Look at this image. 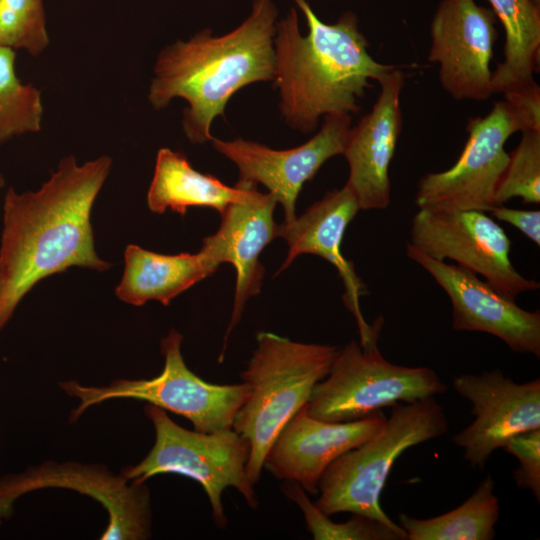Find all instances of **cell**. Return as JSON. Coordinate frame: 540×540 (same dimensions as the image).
<instances>
[{"mask_svg":"<svg viewBox=\"0 0 540 540\" xmlns=\"http://www.w3.org/2000/svg\"><path fill=\"white\" fill-rule=\"evenodd\" d=\"M112 164L108 155L84 163L66 155L37 190L6 191L0 237V333L41 280L71 267L98 272L111 268L95 249L91 214Z\"/></svg>","mask_w":540,"mask_h":540,"instance_id":"6da1fadb","label":"cell"},{"mask_svg":"<svg viewBox=\"0 0 540 540\" xmlns=\"http://www.w3.org/2000/svg\"><path fill=\"white\" fill-rule=\"evenodd\" d=\"M278 9L272 0H254L248 17L224 35L204 28L188 40L163 47L155 60L147 99L160 111L180 98L182 130L189 142L212 140L211 125L225 117L241 88L274 80V35Z\"/></svg>","mask_w":540,"mask_h":540,"instance_id":"7a4b0ae2","label":"cell"},{"mask_svg":"<svg viewBox=\"0 0 540 540\" xmlns=\"http://www.w3.org/2000/svg\"><path fill=\"white\" fill-rule=\"evenodd\" d=\"M305 17L302 35L295 8L276 23L274 84L279 109L291 128L309 134L330 114H353L370 80H379L394 65L376 61L359 28L357 15L346 11L334 23L323 22L307 0H293Z\"/></svg>","mask_w":540,"mask_h":540,"instance_id":"3957f363","label":"cell"},{"mask_svg":"<svg viewBox=\"0 0 540 540\" xmlns=\"http://www.w3.org/2000/svg\"><path fill=\"white\" fill-rule=\"evenodd\" d=\"M338 350L333 345L258 333L257 348L241 373L248 394L232 427L250 444L246 473L253 485L260 479L274 439L307 404L315 385L327 376Z\"/></svg>","mask_w":540,"mask_h":540,"instance_id":"277c9868","label":"cell"},{"mask_svg":"<svg viewBox=\"0 0 540 540\" xmlns=\"http://www.w3.org/2000/svg\"><path fill=\"white\" fill-rule=\"evenodd\" d=\"M392 407L377 434L339 456L322 474L314 504L326 515L350 512L400 527L380 506L388 475L405 450L444 435L449 424L434 397Z\"/></svg>","mask_w":540,"mask_h":540,"instance_id":"5b68a950","label":"cell"},{"mask_svg":"<svg viewBox=\"0 0 540 540\" xmlns=\"http://www.w3.org/2000/svg\"><path fill=\"white\" fill-rule=\"evenodd\" d=\"M145 414L155 429V442L143 460L123 469L125 478L145 483L154 475L172 473L195 480L208 496L220 528L227 524L222 504L226 488H235L251 508H257L258 498L246 473L250 444L245 438L233 428L212 433L185 429L151 404Z\"/></svg>","mask_w":540,"mask_h":540,"instance_id":"8992f818","label":"cell"},{"mask_svg":"<svg viewBox=\"0 0 540 540\" xmlns=\"http://www.w3.org/2000/svg\"><path fill=\"white\" fill-rule=\"evenodd\" d=\"M183 335L171 329L162 338V372L151 379H117L106 386L82 385L71 380L59 383L79 400L70 414L77 421L90 407L113 399L146 401L188 419L194 430L212 433L231 429L238 409L248 394L245 383L213 384L202 380L185 364L181 353Z\"/></svg>","mask_w":540,"mask_h":540,"instance_id":"52a82bcc","label":"cell"},{"mask_svg":"<svg viewBox=\"0 0 540 540\" xmlns=\"http://www.w3.org/2000/svg\"><path fill=\"white\" fill-rule=\"evenodd\" d=\"M377 339L350 341L339 349L327 376L318 382L306 404L310 416L329 422L363 419L387 406L434 397L446 384L428 367H407L387 361Z\"/></svg>","mask_w":540,"mask_h":540,"instance_id":"ba28073f","label":"cell"},{"mask_svg":"<svg viewBox=\"0 0 540 540\" xmlns=\"http://www.w3.org/2000/svg\"><path fill=\"white\" fill-rule=\"evenodd\" d=\"M408 244L433 259L453 260L483 276L511 300L540 287L539 282L525 278L514 268L509 257L510 239L484 211L418 209Z\"/></svg>","mask_w":540,"mask_h":540,"instance_id":"9c48e42d","label":"cell"},{"mask_svg":"<svg viewBox=\"0 0 540 540\" xmlns=\"http://www.w3.org/2000/svg\"><path fill=\"white\" fill-rule=\"evenodd\" d=\"M466 128L468 139L454 165L419 180L418 209L489 212L494 206L495 190L509 160L505 143L524 129L523 123L502 100L484 117H470Z\"/></svg>","mask_w":540,"mask_h":540,"instance_id":"30bf717a","label":"cell"},{"mask_svg":"<svg viewBox=\"0 0 540 540\" xmlns=\"http://www.w3.org/2000/svg\"><path fill=\"white\" fill-rule=\"evenodd\" d=\"M47 488L77 491L98 501L108 514L102 540H144L151 537L150 491L100 464L44 462L0 478V521L9 517L17 499Z\"/></svg>","mask_w":540,"mask_h":540,"instance_id":"8fae6325","label":"cell"},{"mask_svg":"<svg viewBox=\"0 0 540 540\" xmlns=\"http://www.w3.org/2000/svg\"><path fill=\"white\" fill-rule=\"evenodd\" d=\"M496 15L475 0H441L430 24L428 60L439 65L443 89L455 100L493 95L490 62L498 38Z\"/></svg>","mask_w":540,"mask_h":540,"instance_id":"7c38bea8","label":"cell"},{"mask_svg":"<svg viewBox=\"0 0 540 540\" xmlns=\"http://www.w3.org/2000/svg\"><path fill=\"white\" fill-rule=\"evenodd\" d=\"M350 114L323 117L320 130L307 142L276 150L241 137L230 141L213 137V148L238 168V181L262 184L284 210V222L296 216V201L302 187L330 158L343 155L351 128Z\"/></svg>","mask_w":540,"mask_h":540,"instance_id":"4fadbf2b","label":"cell"},{"mask_svg":"<svg viewBox=\"0 0 540 540\" xmlns=\"http://www.w3.org/2000/svg\"><path fill=\"white\" fill-rule=\"evenodd\" d=\"M454 390L471 405L474 421L454 435L473 468L483 469L491 454L513 437L540 428V379L516 383L499 369L461 374Z\"/></svg>","mask_w":540,"mask_h":540,"instance_id":"5bb4252c","label":"cell"},{"mask_svg":"<svg viewBox=\"0 0 540 540\" xmlns=\"http://www.w3.org/2000/svg\"><path fill=\"white\" fill-rule=\"evenodd\" d=\"M407 256L425 269L452 304V327L501 339L517 353L540 357V312L528 311L495 290L473 271L433 259L407 243Z\"/></svg>","mask_w":540,"mask_h":540,"instance_id":"9a60e30c","label":"cell"},{"mask_svg":"<svg viewBox=\"0 0 540 540\" xmlns=\"http://www.w3.org/2000/svg\"><path fill=\"white\" fill-rule=\"evenodd\" d=\"M236 185L243 189V194L220 213L218 230L205 237L201 247L218 266L229 263L236 271L233 312L220 362L224 357L227 339L240 321L247 301L260 293L265 270L259 255L277 237L278 231L273 217L277 204L274 195L260 192L256 184L237 181Z\"/></svg>","mask_w":540,"mask_h":540,"instance_id":"2e32d148","label":"cell"},{"mask_svg":"<svg viewBox=\"0 0 540 540\" xmlns=\"http://www.w3.org/2000/svg\"><path fill=\"white\" fill-rule=\"evenodd\" d=\"M386 418L379 410L355 421H323L310 416L305 404L274 439L264 466L276 478L297 482L307 493L317 495L326 468L377 434Z\"/></svg>","mask_w":540,"mask_h":540,"instance_id":"e0dca14e","label":"cell"},{"mask_svg":"<svg viewBox=\"0 0 540 540\" xmlns=\"http://www.w3.org/2000/svg\"><path fill=\"white\" fill-rule=\"evenodd\" d=\"M405 74L394 67L379 80L380 94L371 111L351 126L343 156L349 165L345 184L360 210H381L390 203L389 166L402 131L400 95Z\"/></svg>","mask_w":540,"mask_h":540,"instance_id":"ac0fdd59","label":"cell"},{"mask_svg":"<svg viewBox=\"0 0 540 540\" xmlns=\"http://www.w3.org/2000/svg\"><path fill=\"white\" fill-rule=\"evenodd\" d=\"M359 210L354 194L344 185L341 189L327 192L293 221L278 225L277 237L285 240L288 253L276 275L302 254L317 255L331 263L343 281V300L356 319L360 343L363 344L379 336L382 319L376 320L373 325L365 321L359 299L366 293V287L355 273L353 263L345 259L341 252L346 228Z\"/></svg>","mask_w":540,"mask_h":540,"instance_id":"d6986e66","label":"cell"},{"mask_svg":"<svg viewBox=\"0 0 540 540\" xmlns=\"http://www.w3.org/2000/svg\"><path fill=\"white\" fill-rule=\"evenodd\" d=\"M218 265L204 250L161 254L129 244L124 251V269L115 288L124 303L142 306L158 301L167 306L196 283L212 275Z\"/></svg>","mask_w":540,"mask_h":540,"instance_id":"ffe728a7","label":"cell"},{"mask_svg":"<svg viewBox=\"0 0 540 540\" xmlns=\"http://www.w3.org/2000/svg\"><path fill=\"white\" fill-rule=\"evenodd\" d=\"M243 194L215 176L193 168L187 157L170 148H160L147 191V206L156 214L168 209L184 216L190 207H207L221 213Z\"/></svg>","mask_w":540,"mask_h":540,"instance_id":"44dd1931","label":"cell"},{"mask_svg":"<svg viewBox=\"0 0 540 540\" xmlns=\"http://www.w3.org/2000/svg\"><path fill=\"white\" fill-rule=\"evenodd\" d=\"M505 30L503 61L492 72L493 94L527 85L539 63L540 5L533 0H488Z\"/></svg>","mask_w":540,"mask_h":540,"instance_id":"7402d4cb","label":"cell"},{"mask_svg":"<svg viewBox=\"0 0 540 540\" xmlns=\"http://www.w3.org/2000/svg\"><path fill=\"white\" fill-rule=\"evenodd\" d=\"M490 474L460 506L442 515L418 519L399 515L408 540H491L499 517V501Z\"/></svg>","mask_w":540,"mask_h":540,"instance_id":"603a6c76","label":"cell"},{"mask_svg":"<svg viewBox=\"0 0 540 540\" xmlns=\"http://www.w3.org/2000/svg\"><path fill=\"white\" fill-rule=\"evenodd\" d=\"M16 51L0 47V146L18 136L38 133L42 128V93L24 83L15 68Z\"/></svg>","mask_w":540,"mask_h":540,"instance_id":"cb8c5ba5","label":"cell"},{"mask_svg":"<svg viewBox=\"0 0 540 540\" xmlns=\"http://www.w3.org/2000/svg\"><path fill=\"white\" fill-rule=\"evenodd\" d=\"M284 494L297 504L315 540H406L404 529L392 527L377 519L353 514L344 523H335L308 498L306 491L294 481L282 485Z\"/></svg>","mask_w":540,"mask_h":540,"instance_id":"d4e9b609","label":"cell"},{"mask_svg":"<svg viewBox=\"0 0 540 540\" xmlns=\"http://www.w3.org/2000/svg\"><path fill=\"white\" fill-rule=\"evenodd\" d=\"M517 147L509 153L508 163L497 184L494 206L513 198L523 203L540 202V130L524 129Z\"/></svg>","mask_w":540,"mask_h":540,"instance_id":"484cf974","label":"cell"},{"mask_svg":"<svg viewBox=\"0 0 540 540\" xmlns=\"http://www.w3.org/2000/svg\"><path fill=\"white\" fill-rule=\"evenodd\" d=\"M49 44L44 0H0V47L38 57Z\"/></svg>","mask_w":540,"mask_h":540,"instance_id":"4316f807","label":"cell"},{"mask_svg":"<svg viewBox=\"0 0 540 540\" xmlns=\"http://www.w3.org/2000/svg\"><path fill=\"white\" fill-rule=\"evenodd\" d=\"M514 455L518 468L513 477L517 486L530 490L537 501H540V428L521 433L510 439L502 448Z\"/></svg>","mask_w":540,"mask_h":540,"instance_id":"83f0119b","label":"cell"},{"mask_svg":"<svg viewBox=\"0 0 540 540\" xmlns=\"http://www.w3.org/2000/svg\"><path fill=\"white\" fill-rule=\"evenodd\" d=\"M503 96L522 121L524 129L540 130V87L535 81L508 90Z\"/></svg>","mask_w":540,"mask_h":540,"instance_id":"f1b7e54d","label":"cell"},{"mask_svg":"<svg viewBox=\"0 0 540 540\" xmlns=\"http://www.w3.org/2000/svg\"><path fill=\"white\" fill-rule=\"evenodd\" d=\"M489 212L496 219L513 225L537 246H540L539 210H519L504 205H495Z\"/></svg>","mask_w":540,"mask_h":540,"instance_id":"f546056e","label":"cell"},{"mask_svg":"<svg viewBox=\"0 0 540 540\" xmlns=\"http://www.w3.org/2000/svg\"><path fill=\"white\" fill-rule=\"evenodd\" d=\"M4 186H5V177L2 174V172L0 171V190L3 189Z\"/></svg>","mask_w":540,"mask_h":540,"instance_id":"4dcf8cb0","label":"cell"},{"mask_svg":"<svg viewBox=\"0 0 540 540\" xmlns=\"http://www.w3.org/2000/svg\"><path fill=\"white\" fill-rule=\"evenodd\" d=\"M533 1L540 5V0H533Z\"/></svg>","mask_w":540,"mask_h":540,"instance_id":"1f68e13d","label":"cell"},{"mask_svg":"<svg viewBox=\"0 0 540 540\" xmlns=\"http://www.w3.org/2000/svg\"><path fill=\"white\" fill-rule=\"evenodd\" d=\"M0 524H1V521H0Z\"/></svg>","mask_w":540,"mask_h":540,"instance_id":"d6a6232c","label":"cell"}]
</instances>
